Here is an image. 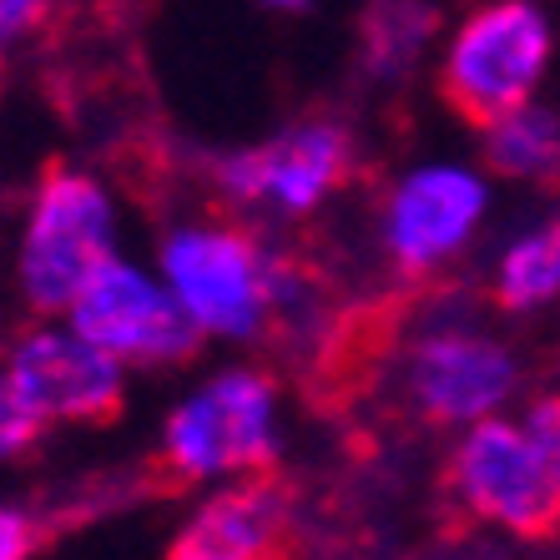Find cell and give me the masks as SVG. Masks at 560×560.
I'll use <instances>...</instances> for the list:
<instances>
[{
	"mask_svg": "<svg viewBox=\"0 0 560 560\" xmlns=\"http://www.w3.org/2000/svg\"><path fill=\"white\" fill-rule=\"evenodd\" d=\"M278 384L262 369H222L208 378L192 399L172 409L156 465L147 469L152 495H183L187 485L212 480V475H253V469L278 465L273 434Z\"/></svg>",
	"mask_w": 560,
	"mask_h": 560,
	"instance_id": "cell-1",
	"label": "cell"
},
{
	"mask_svg": "<svg viewBox=\"0 0 560 560\" xmlns=\"http://www.w3.org/2000/svg\"><path fill=\"white\" fill-rule=\"evenodd\" d=\"M162 268L202 334L253 339L283 303V262L268 258L258 237L237 222H197L167 233Z\"/></svg>",
	"mask_w": 560,
	"mask_h": 560,
	"instance_id": "cell-2",
	"label": "cell"
},
{
	"mask_svg": "<svg viewBox=\"0 0 560 560\" xmlns=\"http://www.w3.org/2000/svg\"><path fill=\"white\" fill-rule=\"evenodd\" d=\"M550 61V26L530 0H495L455 31L440 66V102L465 127L490 131L510 112L530 106Z\"/></svg>",
	"mask_w": 560,
	"mask_h": 560,
	"instance_id": "cell-3",
	"label": "cell"
},
{
	"mask_svg": "<svg viewBox=\"0 0 560 560\" xmlns=\"http://www.w3.org/2000/svg\"><path fill=\"white\" fill-rule=\"evenodd\" d=\"M444 490L485 525L546 546L560 535V459L530 430L475 419L444 465Z\"/></svg>",
	"mask_w": 560,
	"mask_h": 560,
	"instance_id": "cell-4",
	"label": "cell"
},
{
	"mask_svg": "<svg viewBox=\"0 0 560 560\" xmlns=\"http://www.w3.org/2000/svg\"><path fill=\"white\" fill-rule=\"evenodd\" d=\"M112 258V202L96 177L46 162L21 243V293L31 313L51 318L71 308L81 283Z\"/></svg>",
	"mask_w": 560,
	"mask_h": 560,
	"instance_id": "cell-5",
	"label": "cell"
},
{
	"mask_svg": "<svg viewBox=\"0 0 560 560\" xmlns=\"http://www.w3.org/2000/svg\"><path fill=\"white\" fill-rule=\"evenodd\" d=\"M71 324L86 343L137 369H177L202 353V328L187 318L177 299H167L131 262L106 258L71 303Z\"/></svg>",
	"mask_w": 560,
	"mask_h": 560,
	"instance_id": "cell-6",
	"label": "cell"
},
{
	"mask_svg": "<svg viewBox=\"0 0 560 560\" xmlns=\"http://www.w3.org/2000/svg\"><path fill=\"white\" fill-rule=\"evenodd\" d=\"M5 384L40 424L66 419V424H117L127 409V389H121V369L112 353L96 343L66 339L51 328H36L15 343Z\"/></svg>",
	"mask_w": 560,
	"mask_h": 560,
	"instance_id": "cell-7",
	"label": "cell"
},
{
	"mask_svg": "<svg viewBox=\"0 0 560 560\" xmlns=\"http://www.w3.org/2000/svg\"><path fill=\"white\" fill-rule=\"evenodd\" d=\"M212 177L237 202H278L288 212H308L353 177V137L339 121H303L273 142L222 156Z\"/></svg>",
	"mask_w": 560,
	"mask_h": 560,
	"instance_id": "cell-8",
	"label": "cell"
},
{
	"mask_svg": "<svg viewBox=\"0 0 560 560\" xmlns=\"http://www.w3.org/2000/svg\"><path fill=\"white\" fill-rule=\"evenodd\" d=\"M162 560H299L293 490L278 465L253 469L202 500V510L172 535Z\"/></svg>",
	"mask_w": 560,
	"mask_h": 560,
	"instance_id": "cell-9",
	"label": "cell"
},
{
	"mask_svg": "<svg viewBox=\"0 0 560 560\" xmlns=\"http://www.w3.org/2000/svg\"><path fill=\"white\" fill-rule=\"evenodd\" d=\"M515 389V359L480 334H430L409 349V405L424 424L450 430L500 409Z\"/></svg>",
	"mask_w": 560,
	"mask_h": 560,
	"instance_id": "cell-10",
	"label": "cell"
},
{
	"mask_svg": "<svg viewBox=\"0 0 560 560\" xmlns=\"http://www.w3.org/2000/svg\"><path fill=\"white\" fill-rule=\"evenodd\" d=\"M485 212V183L459 167H424L399 183L384 218L394 262L409 278L440 268L450 253H459Z\"/></svg>",
	"mask_w": 560,
	"mask_h": 560,
	"instance_id": "cell-11",
	"label": "cell"
},
{
	"mask_svg": "<svg viewBox=\"0 0 560 560\" xmlns=\"http://www.w3.org/2000/svg\"><path fill=\"white\" fill-rule=\"evenodd\" d=\"M440 31V11L430 0H369L359 15V46L364 71L374 81H399L415 71L424 46Z\"/></svg>",
	"mask_w": 560,
	"mask_h": 560,
	"instance_id": "cell-12",
	"label": "cell"
},
{
	"mask_svg": "<svg viewBox=\"0 0 560 560\" xmlns=\"http://www.w3.org/2000/svg\"><path fill=\"white\" fill-rule=\"evenodd\" d=\"M485 162L500 177H535L556 183L560 177V117L546 106H521L505 121L485 131Z\"/></svg>",
	"mask_w": 560,
	"mask_h": 560,
	"instance_id": "cell-13",
	"label": "cell"
},
{
	"mask_svg": "<svg viewBox=\"0 0 560 560\" xmlns=\"http://www.w3.org/2000/svg\"><path fill=\"white\" fill-rule=\"evenodd\" d=\"M550 299H560V212L525 233L495 273V303L505 313H530Z\"/></svg>",
	"mask_w": 560,
	"mask_h": 560,
	"instance_id": "cell-14",
	"label": "cell"
},
{
	"mask_svg": "<svg viewBox=\"0 0 560 560\" xmlns=\"http://www.w3.org/2000/svg\"><path fill=\"white\" fill-rule=\"evenodd\" d=\"M40 430H46V424H40V419L31 415V409L21 405V399H15L11 384L0 378V459L26 455L31 444L40 440Z\"/></svg>",
	"mask_w": 560,
	"mask_h": 560,
	"instance_id": "cell-15",
	"label": "cell"
},
{
	"mask_svg": "<svg viewBox=\"0 0 560 560\" xmlns=\"http://www.w3.org/2000/svg\"><path fill=\"white\" fill-rule=\"evenodd\" d=\"M40 550V521L26 510H0V560H31Z\"/></svg>",
	"mask_w": 560,
	"mask_h": 560,
	"instance_id": "cell-16",
	"label": "cell"
},
{
	"mask_svg": "<svg viewBox=\"0 0 560 560\" xmlns=\"http://www.w3.org/2000/svg\"><path fill=\"white\" fill-rule=\"evenodd\" d=\"M56 0H0V51L5 46H15L21 36H31V31L46 21V11H51Z\"/></svg>",
	"mask_w": 560,
	"mask_h": 560,
	"instance_id": "cell-17",
	"label": "cell"
},
{
	"mask_svg": "<svg viewBox=\"0 0 560 560\" xmlns=\"http://www.w3.org/2000/svg\"><path fill=\"white\" fill-rule=\"evenodd\" d=\"M530 434L560 459V394H540L530 405Z\"/></svg>",
	"mask_w": 560,
	"mask_h": 560,
	"instance_id": "cell-18",
	"label": "cell"
},
{
	"mask_svg": "<svg viewBox=\"0 0 560 560\" xmlns=\"http://www.w3.org/2000/svg\"><path fill=\"white\" fill-rule=\"evenodd\" d=\"M268 11H283V15H303L308 11V0H262Z\"/></svg>",
	"mask_w": 560,
	"mask_h": 560,
	"instance_id": "cell-19",
	"label": "cell"
}]
</instances>
